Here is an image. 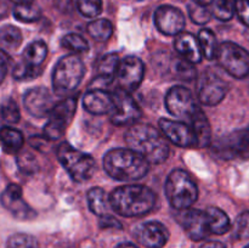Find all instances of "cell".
I'll use <instances>...</instances> for the list:
<instances>
[{"mask_svg": "<svg viewBox=\"0 0 249 248\" xmlns=\"http://www.w3.org/2000/svg\"><path fill=\"white\" fill-rule=\"evenodd\" d=\"M156 194L145 185L129 184L119 186L109 195L112 211L126 218L148 214L156 204Z\"/></svg>", "mask_w": 249, "mask_h": 248, "instance_id": "6da1fadb", "label": "cell"}, {"mask_svg": "<svg viewBox=\"0 0 249 248\" xmlns=\"http://www.w3.org/2000/svg\"><path fill=\"white\" fill-rule=\"evenodd\" d=\"M204 212H206L207 219H208L211 233L224 235L228 231H230L231 221L225 212L221 211L218 207H208Z\"/></svg>", "mask_w": 249, "mask_h": 248, "instance_id": "d4e9b609", "label": "cell"}, {"mask_svg": "<svg viewBox=\"0 0 249 248\" xmlns=\"http://www.w3.org/2000/svg\"><path fill=\"white\" fill-rule=\"evenodd\" d=\"M87 198L89 209L92 213L96 214V215H107L108 212L112 209L109 196H107L106 192L101 187H92V189H90L88 191Z\"/></svg>", "mask_w": 249, "mask_h": 248, "instance_id": "cb8c5ba5", "label": "cell"}, {"mask_svg": "<svg viewBox=\"0 0 249 248\" xmlns=\"http://www.w3.org/2000/svg\"><path fill=\"white\" fill-rule=\"evenodd\" d=\"M0 202L5 209L19 220H32L36 216V211L23 199L22 187L19 185H7L0 196Z\"/></svg>", "mask_w": 249, "mask_h": 248, "instance_id": "5bb4252c", "label": "cell"}, {"mask_svg": "<svg viewBox=\"0 0 249 248\" xmlns=\"http://www.w3.org/2000/svg\"><path fill=\"white\" fill-rule=\"evenodd\" d=\"M100 226H101L102 229H108V228L122 229V224L119 223V220H117L114 216L109 215V214H107V215H104V216H100Z\"/></svg>", "mask_w": 249, "mask_h": 248, "instance_id": "ee69618b", "label": "cell"}, {"mask_svg": "<svg viewBox=\"0 0 249 248\" xmlns=\"http://www.w3.org/2000/svg\"><path fill=\"white\" fill-rule=\"evenodd\" d=\"M155 24L160 33L177 36L185 28V16L178 7L162 5L155 11Z\"/></svg>", "mask_w": 249, "mask_h": 248, "instance_id": "9a60e30c", "label": "cell"}, {"mask_svg": "<svg viewBox=\"0 0 249 248\" xmlns=\"http://www.w3.org/2000/svg\"><path fill=\"white\" fill-rule=\"evenodd\" d=\"M104 168L118 181L134 182L147 174L150 162L131 148H113L104 157Z\"/></svg>", "mask_w": 249, "mask_h": 248, "instance_id": "3957f363", "label": "cell"}, {"mask_svg": "<svg viewBox=\"0 0 249 248\" xmlns=\"http://www.w3.org/2000/svg\"><path fill=\"white\" fill-rule=\"evenodd\" d=\"M192 130H194L195 135H196V146L197 147H206L211 143L212 141V129L211 124H209L208 118H207L206 113L203 109L199 107L197 109L196 114L192 117L191 122H190Z\"/></svg>", "mask_w": 249, "mask_h": 248, "instance_id": "7402d4cb", "label": "cell"}, {"mask_svg": "<svg viewBox=\"0 0 249 248\" xmlns=\"http://www.w3.org/2000/svg\"><path fill=\"white\" fill-rule=\"evenodd\" d=\"M77 7L85 17H97L102 12V0H77Z\"/></svg>", "mask_w": 249, "mask_h": 248, "instance_id": "8d00e7d4", "label": "cell"}, {"mask_svg": "<svg viewBox=\"0 0 249 248\" xmlns=\"http://www.w3.org/2000/svg\"><path fill=\"white\" fill-rule=\"evenodd\" d=\"M158 124L165 139L172 141L177 146L180 147L196 146V135L190 124L168 118H160Z\"/></svg>", "mask_w": 249, "mask_h": 248, "instance_id": "e0dca14e", "label": "cell"}, {"mask_svg": "<svg viewBox=\"0 0 249 248\" xmlns=\"http://www.w3.org/2000/svg\"><path fill=\"white\" fill-rule=\"evenodd\" d=\"M46 55H48V46L43 40H36L29 44L24 49L22 53V62L28 65L29 67L39 70L41 63L45 61Z\"/></svg>", "mask_w": 249, "mask_h": 248, "instance_id": "484cf974", "label": "cell"}, {"mask_svg": "<svg viewBox=\"0 0 249 248\" xmlns=\"http://www.w3.org/2000/svg\"><path fill=\"white\" fill-rule=\"evenodd\" d=\"M216 61L224 71L237 79L249 74V53L232 41H224L219 45Z\"/></svg>", "mask_w": 249, "mask_h": 248, "instance_id": "52a82bcc", "label": "cell"}, {"mask_svg": "<svg viewBox=\"0 0 249 248\" xmlns=\"http://www.w3.org/2000/svg\"><path fill=\"white\" fill-rule=\"evenodd\" d=\"M88 33L96 41H107L113 34V24L106 18H99L88 24Z\"/></svg>", "mask_w": 249, "mask_h": 248, "instance_id": "83f0119b", "label": "cell"}, {"mask_svg": "<svg viewBox=\"0 0 249 248\" xmlns=\"http://www.w3.org/2000/svg\"><path fill=\"white\" fill-rule=\"evenodd\" d=\"M0 116L6 123L16 124L21 118L18 105L12 99H6L0 107Z\"/></svg>", "mask_w": 249, "mask_h": 248, "instance_id": "d590c367", "label": "cell"}, {"mask_svg": "<svg viewBox=\"0 0 249 248\" xmlns=\"http://www.w3.org/2000/svg\"><path fill=\"white\" fill-rule=\"evenodd\" d=\"M61 44H62L63 48L74 51V53H85V51L89 50V44H88V41L82 35H79L77 33L66 34L61 39Z\"/></svg>", "mask_w": 249, "mask_h": 248, "instance_id": "836d02e7", "label": "cell"}, {"mask_svg": "<svg viewBox=\"0 0 249 248\" xmlns=\"http://www.w3.org/2000/svg\"><path fill=\"white\" fill-rule=\"evenodd\" d=\"M83 106L91 114L111 113L114 108L113 95L102 89L89 90L83 96Z\"/></svg>", "mask_w": 249, "mask_h": 248, "instance_id": "ffe728a7", "label": "cell"}, {"mask_svg": "<svg viewBox=\"0 0 249 248\" xmlns=\"http://www.w3.org/2000/svg\"><path fill=\"white\" fill-rule=\"evenodd\" d=\"M165 107L170 114L187 122H191L192 117L199 108L195 102L191 90L182 85L170 88L165 95Z\"/></svg>", "mask_w": 249, "mask_h": 248, "instance_id": "9c48e42d", "label": "cell"}, {"mask_svg": "<svg viewBox=\"0 0 249 248\" xmlns=\"http://www.w3.org/2000/svg\"><path fill=\"white\" fill-rule=\"evenodd\" d=\"M164 190L170 206L177 211L191 208L198 198L196 182L184 169H174L168 175Z\"/></svg>", "mask_w": 249, "mask_h": 248, "instance_id": "277c9868", "label": "cell"}, {"mask_svg": "<svg viewBox=\"0 0 249 248\" xmlns=\"http://www.w3.org/2000/svg\"><path fill=\"white\" fill-rule=\"evenodd\" d=\"M38 74L39 70L29 67L28 65H26V63L22 62V61H19V62L14 67V71H12V75H14L15 79L17 80L33 79V78H36Z\"/></svg>", "mask_w": 249, "mask_h": 248, "instance_id": "60d3db41", "label": "cell"}, {"mask_svg": "<svg viewBox=\"0 0 249 248\" xmlns=\"http://www.w3.org/2000/svg\"><path fill=\"white\" fill-rule=\"evenodd\" d=\"M11 1L16 2V4H27V2H32L33 0H11Z\"/></svg>", "mask_w": 249, "mask_h": 248, "instance_id": "681fc988", "label": "cell"}, {"mask_svg": "<svg viewBox=\"0 0 249 248\" xmlns=\"http://www.w3.org/2000/svg\"><path fill=\"white\" fill-rule=\"evenodd\" d=\"M218 151L225 159L249 158V128L231 133L219 141Z\"/></svg>", "mask_w": 249, "mask_h": 248, "instance_id": "ac0fdd59", "label": "cell"}, {"mask_svg": "<svg viewBox=\"0 0 249 248\" xmlns=\"http://www.w3.org/2000/svg\"><path fill=\"white\" fill-rule=\"evenodd\" d=\"M232 231L236 240H249V212H243L236 218Z\"/></svg>", "mask_w": 249, "mask_h": 248, "instance_id": "74e56055", "label": "cell"}, {"mask_svg": "<svg viewBox=\"0 0 249 248\" xmlns=\"http://www.w3.org/2000/svg\"><path fill=\"white\" fill-rule=\"evenodd\" d=\"M24 143L23 134L12 126H2L0 128V145L2 150L9 155L18 153Z\"/></svg>", "mask_w": 249, "mask_h": 248, "instance_id": "603a6c76", "label": "cell"}, {"mask_svg": "<svg viewBox=\"0 0 249 248\" xmlns=\"http://www.w3.org/2000/svg\"><path fill=\"white\" fill-rule=\"evenodd\" d=\"M17 167L21 170L23 174L32 175L34 173H36L39 170V164L38 159H36V156L33 155L29 151H19L17 153Z\"/></svg>", "mask_w": 249, "mask_h": 248, "instance_id": "d6a6232c", "label": "cell"}, {"mask_svg": "<svg viewBox=\"0 0 249 248\" xmlns=\"http://www.w3.org/2000/svg\"><path fill=\"white\" fill-rule=\"evenodd\" d=\"M198 40L201 44L202 53L207 60H214L216 58V53H218L219 44L216 40V36L211 29L203 28L199 31L198 33Z\"/></svg>", "mask_w": 249, "mask_h": 248, "instance_id": "f1b7e54d", "label": "cell"}, {"mask_svg": "<svg viewBox=\"0 0 249 248\" xmlns=\"http://www.w3.org/2000/svg\"><path fill=\"white\" fill-rule=\"evenodd\" d=\"M229 84L215 72L207 70L201 75L197 87V94L201 104L206 106H215L220 104L228 94Z\"/></svg>", "mask_w": 249, "mask_h": 248, "instance_id": "8fae6325", "label": "cell"}, {"mask_svg": "<svg viewBox=\"0 0 249 248\" xmlns=\"http://www.w3.org/2000/svg\"><path fill=\"white\" fill-rule=\"evenodd\" d=\"M56 155L62 167L75 182L87 181L96 170V163L91 156L80 152L66 141L58 146Z\"/></svg>", "mask_w": 249, "mask_h": 248, "instance_id": "8992f818", "label": "cell"}, {"mask_svg": "<svg viewBox=\"0 0 249 248\" xmlns=\"http://www.w3.org/2000/svg\"><path fill=\"white\" fill-rule=\"evenodd\" d=\"M199 248H226V246L219 241H208V242L203 243Z\"/></svg>", "mask_w": 249, "mask_h": 248, "instance_id": "f6af8a7d", "label": "cell"}, {"mask_svg": "<svg viewBox=\"0 0 249 248\" xmlns=\"http://www.w3.org/2000/svg\"><path fill=\"white\" fill-rule=\"evenodd\" d=\"M178 212V223L192 241H202L211 235L206 212L191 208Z\"/></svg>", "mask_w": 249, "mask_h": 248, "instance_id": "4fadbf2b", "label": "cell"}, {"mask_svg": "<svg viewBox=\"0 0 249 248\" xmlns=\"http://www.w3.org/2000/svg\"><path fill=\"white\" fill-rule=\"evenodd\" d=\"M6 248H39V243L28 233H15L7 240Z\"/></svg>", "mask_w": 249, "mask_h": 248, "instance_id": "e575fe53", "label": "cell"}, {"mask_svg": "<svg viewBox=\"0 0 249 248\" xmlns=\"http://www.w3.org/2000/svg\"><path fill=\"white\" fill-rule=\"evenodd\" d=\"M77 96H68L53 106L44 126V135L48 140H57L65 134L77 111Z\"/></svg>", "mask_w": 249, "mask_h": 248, "instance_id": "ba28073f", "label": "cell"}, {"mask_svg": "<svg viewBox=\"0 0 249 248\" xmlns=\"http://www.w3.org/2000/svg\"><path fill=\"white\" fill-rule=\"evenodd\" d=\"M85 66L77 55H66L56 63L53 72V87L56 95H71L83 80Z\"/></svg>", "mask_w": 249, "mask_h": 248, "instance_id": "5b68a950", "label": "cell"}, {"mask_svg": "<svg viewBox=\"0 0 249 248\" xmlns=\"http://www.w3.org/2000/svg\"><path fill=\"white\" fill-rule=\"evenodd\" d=\"M23 105L27 112L36 118L49 116L53 108V99L51 92L45 87L32 88L23 96Z\"/></svg>", "mask_w": 249, "mask_h": 248, "instance_id": "2e32d148", "label": "cell"}, {"mask_svg": "<svg viewBox=\"0 0 249 248\" xmlns=\"http://www.w3.org/2000/svg\"><path fill=\"white\" fill-rule=\"evenodd\" d=\"M145 77V66L142 61L136 56H126L121 60L117 70L118 88L130 92L138 89Z\"/></svg>", "mask_w": 249, "mask_h": 248, "instance_id": "7c38bea8", "label": "cell"}, {"mask_svg": "<svg viewBox=\"0 0 249 248\" xmlns=\"http://www.w3.org/2000/svg\"><path fill=\"white\" fill-rule=\"evenodd\" d=\"M124 139L129 148L140 153L150 163L160 164L169 156L167 139L151 124H133Z\"/></svg>", "mask_w": 249, "mask_h": 248, "instance_id": "7a4b0ae2", "label": "cell"}, {"mask_svg": "<svg viewBox=\"0 0 249 248\" xmlns=\"http://www.w3.org/2000/svg\"><path fill=\"white\" fill-rule=\"evenodd\" d=\"M135 236L146 248H163L169 240V231L160 221H147L136 229Z\"/></svg>", "mask_w": 249, "mask_h": 248, "instance_id": "d6986e66", "label": "cell"}, {"mask_svg": "<svg viewBox=\"0 0 249 248\" xmlns=\"http://www.w3.org/2000/svg\"><path fill=\"white\" fill-rule=\"evenodd\" d=\"M14 16L15 18L24 23H32L40 18L41 11L33 2L16 4V6L14 7Z\"/></svg>", "mask_w": 249, "mask_h": 248, "instance_id": "4dcf8cb0", "label": "cell"}, {"mask_svg": "<svg viewBox=\"0 0 249 248\" xmlns=\"http://www.w3.org/2000/svg\"><path fill=\"white\" fill-rule=\"evenodd\" d=\"M189 14L192 21L196 24L208 23L212 17V12L209 11L208 7L202 6V5L196 4V2H191L189 5Z\"/></svg>", "mask_w": 249, "mask_h": 248, "instance_id": "ab89813d", "label": "cell"}, {"mask_svg": "<svg viewBox=\"0 0 249 248\" xmlns=\"http://www.w3.org/2000/svg\"><path fill=\"white\" fill-rule=\"evenodd\" d=\"M194 63L189 62L185 58H177L174 62V73L178 78L184 80H192L196 77V70Z\"/></svg>", "mask_w": 249, "mask_h": 248, "instance_id": "f35d334b", "label": "cell"}, {"mask_svg": "<svg viewBox=\"0 0 249 248\" xmlns=\"http://www.w3.org/2000/svg\"><path fill=\"white\" fill-rule=\"evenodd\" d=\"M121 58L117 53H107L97 63V74L104 82L111 83L116 78Z\"/></svg>", "mask_w": 249, "mask_h": 248, "instance_id": "4316f807", "label": "cell"}, {"mask_svg": "<svg viewBox=\"0 0 249 248\" xmlns=\"http://www.w3.org/2000/svg\"><path fill=\"white\" fill-rule=\"evenodd\" d=\"M10 66V57L1 48H0V84L4 82L5 77L7 74Z\"/></svg>", "mask_w": 249, "mask_h": 248, "instance_id": "7bdbcfd3", "label": "cell"}, {"mask_svg": "<svg viewBox=\"0 0 249 248\" xmlns=\"http://www.w3.org/2000/svg\"><path fill=\"white\" fill-rule=\"evenodd\" d=\"M236 14L240 21L249 28V0H237L236 1Z\"/></svg>", "mask_w": 249, "mask_h": 248, "instance_id": "b9f144b4", "label": "cell"}, {"mask_svg": "<svg viewBox=\"0 0 249 248\" xmlns=\"http://www.w3.org/2000/svg\"><path fill=\"white\" fill-rule=\"evenodd\" d=\"M116 248H138L135 245H133V243L130 242H125V243H121V245L117 246Z\"/></svg>", "mask_w": 249, "mask_h": 248, "instance_id": "7dc6e473", "label": "cell"}, {"mask_svg": "<svg viewBox=\"0 0 249 248\" xmlns=\"http://www.w3.org/2000/svg\"><path fill=\"white\" fill-rule=\"evenodd\" d=\"M237 0H214L213 15L220 21H230L236 12Z\"/></svg>", "mask_w": 249, "mask_h": 248, "instance_id": "1f68e13d", "label": "cell"}, {"mask_svg": "<svg viewBox=\"0 0 249 248\" xmlns=\"http://www.w3.org/2000/svg\"><path fill=\"white\" fill-rule=\"evenodd\" d=\"M22 43V33L12 24L0 27V44L7 50H16Z\"/></svg>", "mask_w": 249, "mask_h": 248, "instance_id": "f546056e", "label": "cell"}, {"mask_svg": "<svg viewBox=\"0 0 249 248\" xmlns=\"http://www.w3.org/2000/svg\"><path fill=\"white\" fill-rule=\"evenodd\" d=\"M174 48L182 58L191 63H199L203 58L198 38L187 32H181L175 36Z\"/></svg>", "mask_w": 249, "mask_h": 248, "instance_id": "44dd1931", "label": "cell"}, {"mask_svg": "<svg viewBox=\"0 0 249 248\" xmlns=\"http://www.w3.org/2000/svg\"><path fill=\"white\" fill-rule=\"evenodd\" d=\"M245 248H249V245L248 246H246V247Z\"/></svg>", "mask_w": 249, "mask_h": 248, "instance_id": "f907efd6", "label": "cell"}, {"mask_svg": "<svg viewBox=\"0 0 249 248\" xmlns=\"http://www.w3.org/2000/svg\"><path fill=\"white\" fill-rule=\"evenodd\" d=\"M214 0H194V2H196V4L198 5H202V6H208V5L213 4Z\"/></svg>", "mask_w": 249, "mask_h": 248, "instance_id": "bcb514c9", "label": "cell"}, {"mask_svg": "<svg viewBox=\"0 0 249 248\" xmlns=\"http://www.w3.org/2000/svg\"><path fill=\"white\" fill-rule=\"evenodd\" d=\"M114 108L111 112V122L116 125H133L141 118V108L130 92L117 88L113 94Z\"/></svg>", "mask_w": 249, "mask_h": 248, "instance_id": "30bf717a", "label": "cell"}, {"mask_svg": "<svg viewBox=\"0 0 249 248\" xmlns=\"http://www.w3.org/2000/svg\"><path fill=\"white\" fill-rule=\"evenodd\" d=\"M5 15H6V6L2 4V1H0V18H2Z\"/></svg>", "mask_w": 249, "mask_h": 248, "instance_id": "c3c4849f", "label": "cell"}]
</instances>
